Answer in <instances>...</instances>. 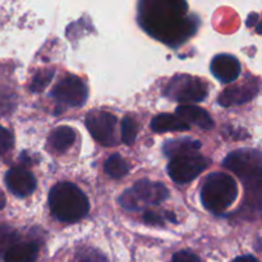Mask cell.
<instances>
[{"mask_svg": "<svg viewBox=\"0 0 262 262\" xmlns=\"http://www.w3.org/2000/svg\"><path fill=\"white\" fill-rule=\"evenodd\" d=\"M138 23L151 37L178 48L196 33L199 20L188 15L186 0H141Z\"/></svg>", "mask_w": 262, "mask_h": 262, "instance_id": "6da1fadb", "label": "cell"}, {"mask_svg": "<svg viewBox=\"0 0 262 262\" xmlns=\"http://www.w3.org/2000/svg\"><path fill=\"white\" fill-rule=\"evenodd\" d=\"M49 206L54 217L64 223H76L90 211L86 194L71 182H59L49 193Z\"/></svg>", "mask_w": 262, "mask_h": 262, "instance_id": "7a4b0ae2", "label": "cell"}, {"mask_svg": "<svg viewBox=\"0 0 262 262\" xmlns=\"http://www.w3.org/2000/svg\"><path fill=\"white\" fill-rule=\"evenodd\" d=\"M238 199V184L232 176L223 171L210 174L201 189V202L207 211L223 214Z\"/></svg>", "mask_w": 262, "mask_h": 262, "instance_id": "3957f363", "label": "cell"}, {"mask_svg": "<svg viewBox=\"0 0 262 262\" xmlns=\"http://www.w3.org/2000/svg\"><path fill=\"white\" fill-rule=\"evenodd\" d=\"M223 166L233 171L245 183L246 189L261 192L262 158L261 152L252 148H243L230 152L223 161Z\"/></svg>", "mask_w": 262, "mask_h": 262, "instance_id": "277c9868", "label": "cell"}, {"mask_svg": "<svg viewBox=\"0 0 262 262\" xmlns=\"http://www.w3.org/2000/svg\"><path fill=\"white\" fill-rule=\"evenodd\" d=\"M169 197V191L161 182L141 179L125 189L118 199L120 206L128 211H140L148 206L160 205Z\"/></svg>", "mask_w": 262, "mask_h": 262, "instance_id": "5b68a950", "label": "cell"}, {"mask_svg": "<svg viewBox=\"0 0 262 262\" xmlns=\"http://www.w3.org/2000/svg\"><path fill=\"white\" fill-rule=\"evenodd\" d=\"M165 95L174 101L188 104L204 101L209 91L207 84L201 78L188 74H179L170 79L165 89Z\"/></svg>", "mask_w": 262, "mask_h": 262, "instance_id": "8992f818", "label": "cell"}, {"mask_svg": "<svg viewBox=\"0 0 262 262\" xmlns=\"http://www.w3.org/2000/svg\"><path fill=\"white\" fill-rule=\"evenodd\" d=\"M209 165L210 161L199 152L186 154L170 159L168 173L177 184H187L194 181L202 171L209 168Z\"/></svg>", "mask_w": 262, "mask_h": 262, "instance_id": "52a82bcc", "label": "cell"}, {"mask_svg": "<svg viewBox=\"0 0 262 262\" xmlns=\"http://www.w3.org/2000/svg\"><path fill=\"white\" fill-rule=\"evenodd\" d=\"M118 119L113 114L102 110H92L86 117V127L95 141L105 147L118 145Z\"/></svg>", "mask_w": 262, "mask_h": 262, "instance_id": "ba28073f", "label": "cell"}, {"mask_svg": "<svg viewBox=\"0 0 262 262\" xmlns=\"http://www.w3.org/2000/svg\"><path fill=\"white\" fill-rule=\"evenodd\" d=\"M50 96L67 106L79 107L86 102L89 90L79 77L68 76L58 82V84L50 92Z\"/></svg>", "mask_w": 262, "mask_h": 262, "instance_id": "9c48e42d", "label": "cell"}, {"mask_svg": "<svg viewBox=\"0 0 262 262\" xmlns=\"http://www.w3.org/2000/svg\"><path fill=\"white\" fill-rule=\"evenodd\" d=\"M260 90V82L257 78H248L243 83L228 87L219 96V104L223 106H234L251 101Z\"/></svg>", "mask_w": 262, "mask_h": 262, "instance_id": "30bf717a", "label": "cell"}, {"mask_svg": "<svg viewBox=\"0 0 262 262\" xmlns=\"http://www.w3.org/2000/svg\"><path fill=\"white\" fill-rule=\"evenodd\" d=\"M36 178L23 168H12L5 174V186L14 196L27 197L36 189Z\"/></svg>", "mask_w": 262, "mask_h": 262, "instance_id": "8fae6325", "label": "cell"}, {"mask_svg": "<svg viewBox=\"0 0 262 262\" xmlns=\"http://www.w3.org/2000/svg\"><path fill=\"white\" fill-rule=\"evenodd\" d=\"M210 71L222 83H232L241 76L242 67L235 56L230 54H219L211 60Z\"/></svg>", "mask_w": 262, "mask_h": 262, "instance_id": "7c38bea8", "label": "cell"}, {"mask_svg": "<svg viewBox=\"0 0 262 262\" xmlns=\"http://www.w3.org/2000/svg\"><path fill=\"white\" fill-rule=\"evenodd\" d=\"M176 115L187 124L197 125L201 129L210 130L214 128V120L210 117L209 113L202 107L188 104L181 105L176 109Z\"/></svg>", "mask_w": 262, "mask_h": 262, "instance_id": "4fadbf2b", "label": "cell"}, {"mask_svg": "<svg viewBox=\"0 0 262 262\" xmlns=\"http://www.w3.org/2000/svg\"><path fill=\"white\" fill-rule=\"evenodd\" d=\"M189 128L191 125L184 123L181 118L173 114H168V113L156 115L151 122V129L155 133L186 132V130H189Z\"/></svg>", "mask_w": 262, "mask_h": 262, "instance_id": "5bb4252c", "label": "cell"}, {"mask_svg": "<svg viewBox=\"0 0 262 262\" xmlns=\"http://www.w3.org/2000/svg\"><path fill=\"white\" fill-rule=\"evenodd\" d=\"M38 256L37 245L31 242H17L5 252V262H35Z\"/></svg>", "mask_w": 262, "mask_h": 262, "instance_id": "9a60e30c", "label": "cell"}, {"mask_svg": "<svg viewBox=\"0 0 262 262\" xmlns=\"http://www.w3.org/2000/svg\"><path fill=\"white\" fill-rule=\"evenodd\" d=\"M76 141V132L71 127L61 125V127L55 128L49 136V146L54 152L63 154L68 148L72 147V145Z\"/></svg>", "mask_w": 262, "mask_h": 262, "instance_id": "2e32d148", "label": "cell"}, {"mask_svg": "<svg viewBox=\"0 0 262 262\" xmlns=\"http://www.w3.org/2000/svg\"><path fill=\"white\" fill-rule=\"evenodd\" d=\"M201 148V142L192 138H181V140H168L163 146V151L169 159L179 155L197 152Z\"/></svg>", "mask_w": 262, "mask_h": 262, "instance_id": "e0dca14e", "label": "cell"}, {"mask_svg": "<svg viewBox=\"0 0 262 262\" xmlns=\"http://www.w3.org/2000/svg\"><path fill=\"white\" fill-rule=\"evenodd\" d=\"M104 170L110 178L120 179L129 173V165L122 156L114 154L106 159L104 164Z\"/></svg>", "mask_w": 262, "mask_h": 262, "instance_id": "ac0fdd59", "label": "cell"}, {"mask_svg": "<svg viewBox=\"0 0 262 262\" xmlns=\"http://www.w3.org/2000/svg\"><path fill=\"white\" fill-rule=\"evenodd\" d=\"M19 234L14 228L7 224H0V257H4L5 252L18 242Z\"/></svg>", "mask_w": 262, "mask_h": 262, "instance_id": "d6986e66", "label": "cell"}, {"mask_svg": "<svg viewBox=\"0 0 262 262\" xmlns=\"http://www.w3.org/2000/svg\"><path fill=\"white\" fill-rule=\"evenodd\" d=\"M138 133V125L130 117H125L122 120V141L125 145H133Z\"/></svg>", "mask_w": 262, "mask_h": 262, "instance_id": "ffe728a7", "label": "cell"}, {"mask_svg": "<svg viewBox=\"0 0 262 262\" xmlns=\"http://www.w3.org/2000/svg\"><path fill=\"white\" fill-rule=\"evenodd\" d=\"M76 262H109L106 256L99 250L86 247L76 253Z\"/></svg>", "mask_w": 262, "mask_h": 262, "instance_id": "44dd1931", "label": "cell"}, {"mask_svg": "<svg viewBox=\"0 0 262 262\" xmlns=\"http://www.w3.org/2000/svg\"><path fill=\"white\" fill-rule=\"evenodd\" d=\"M55 72L53 69H43V71L38 72L35 77H33L32 82H31V91L32 92H41L53 79Z\"/></svg>", "mask_w": 262, "mask_h": 262, "instance_id": "7402d4cb", "label": "cell"}, {"mask_svg": "<svg viewBox=\"0 0 262 262\" xmlns=\"http://www.w3.org/2000/svg\"><path fill=\"white\" fill-rule=\"evenodd\" d=\"M13 145H14V137L12 132L0 125V155L8 152L13 147Z\"/></svg>", "mask_w": 262, "mask_h": 262, "instance_id": "603a6c76", "label": "cell"}, {"mask_svg": "<svg viewBox=\"0 0 262 262\" xmlns=\"http://www.w3.org/2000/svg\"><path fill=\"white\" fill-rule=\"evenodd\" d=\"M173 262H201L196 255L188 251H181L173 256Z\"/></svg>", "mask_w": 262, "mask_h": 262, "instance_id": "cb8c5ba5", "label": "cell"}, {"mask_svg": "<svg viewBox=\"0 0 262 262\" xmlns=\"http://www.w3.org/2000/svg\"><path fill=\"white\" fill-rule=\"evenodd\" d=\"M143 220L150 225H163L164 219L154 211H146L143 215Z\"/></svg>", "mask_w": 262, "mask_h": 262, "instance_id": "d4e9b609", "label": "cell"}, {"mask_svg": "<svg viewBox=\"0 0 262 262\" xmlns=\"http://www.w3.org/2000/svg\"><path fill=\"white\" fill-rule=\"evenodd\" d=\"M233 262H258V260L253 257V256L246 255V256H241V257H237Z\"/></svg>", "mask_w": 262, "mask_h": 262, "instance_id": "484cf974", "label": "cell"}, {"mask_svg": "<svg viewBox=\"0 0 262 262\" xmlns=\"http://www.w3.org/2000/svg\"><path fill=\"white\" fill-rule=\"evenodd\" d=\"M4 206H5V197H4V194L0 192V210L4 209Z\"/></svg>", "mask_w": 262, "mask_h": 262, "instance_id": "4316f807", "label": "cell"}]
</instances>
